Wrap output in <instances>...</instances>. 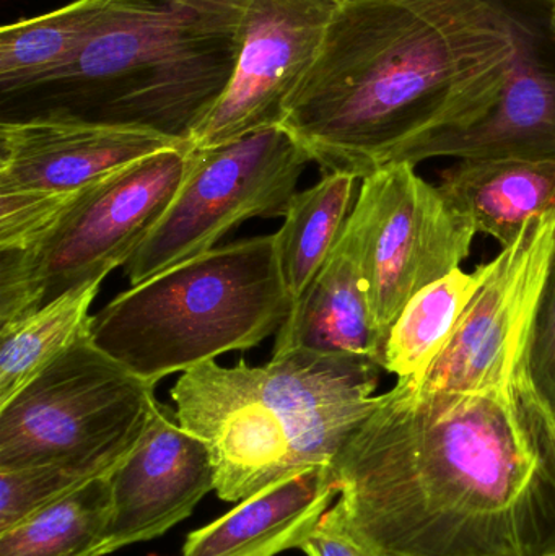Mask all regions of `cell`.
<instances>
[{
  "label": "cell",
  "instance_id": "cell-25",
  "mask_svg": "<svg viewBox=\"0 0 555 556\" xmlns=\"http://www.w3.org/2000/svg\"><path fill=\"white\" fill-rule=\"evenodd\" d=\"M300 551L305 552L306 556H371L345 531L331 508L303 542Z\"/></svg>",
  "mask_w": 555,
  "mask_h": 556
},
{
  "label": "cell",
  "instance_id": "cell-10",
  "mask_svg": "<svg viewBox=\"0 0 555 556\" xmlns=\"http://www.w3.org/2000/svg\"><path fill=\"white\" fill-rule=\"evenodd\" d=\"M345 227L384 345L407 301L459 269L478 235L439 186L417 175L409 163H391L362 179Z\"/></svg>",
  "mask_w": 555,
  "mask_h": 556
},
{
  "label": "cell",
  "instance_id": "cell-6",
  "mask_svg": "<svg viewBox=\"0 0 555 556\" xmlns=\"http://www.w3.org/2000/svg\"><path fill=\"white\" fill-rule=\"evenodd\" d=\"M143 381L81 337L0 407V470L58 466L113 476L159 404Z\"/></svg>",
  "mask_w": 555,
  "mask_h": 556
},
{
  "label": "cell",
  "instance_id": "cell-7",
  "mask_svg": "<svg viewBox=\"0 0 555 556\" xmlns=\"http://www.w3.org/2000/svg\"><path fill=\"white\" fill-rule=\"evenodd\" d=\"M191 146L165 150L104 179L25 248L0 253V324L126 266L165 214Z\"/></svg>",
  "mask_w": 555,
  "mask_h": 556
},
{
  "label": "cell",
  "instance_id": "cell-8",
  "mask_svg": "<svg viewBox=\"0 0 555 556\" xmlns=\"http://www.w3.org/2000/svg\"><path fill=\"white\" fill-rule=\"evenodd\" d=\"M310 162L280 126L211 149H191L175 198L124 266L130 285L214 250L243 222L283 218Z\"/></svg>",
  "mask_w": 555,
  "mask_h": 556
},
{
  "label": "cell",
  "instance_id": "cell-17",
  "mask_svg": "<svg viewBox=\"0 0 555 556\" xmlns=\"http://www.w3.org/2000/svg\"><path fill=\"white\" fill-rule=\"evenodd\" d=\"M437 186L478 233L501 248L531 218L555 214V162L458 160L440 172Z\"/></svg>",
  "mask_w": 555,
  "mask_h": 556
},
{
  "label": "cell",
  "instance_id": "cell-15",
  "mask_svg": "<svg viewBox=\"0 0 555 556\" xmlns=\"http://www.w3.org/2000/svg\"><path fill=\"white\" fill-rule=\"evenodd\" d=\"M336 495L339 490L331 466L287 477L191 532L182 556H276L300 548Z\"/></svg>",
  "mask_w": 555,
  "mask_h": 556
},
{
  "label": "cell",
  "instance_id": "cell-1",
  "mask_svg": "<svg viewBox=\"0 0 555 556\" xmlns=\"http://www.w3.org/2000/svg\"><path fill=\"white\" fill-rule=\"evenodd\" d=\"M331 467V511L371 556L555 551V424L534 395L398 379Z\"/></svg>",
  "mask_w": 555,
  "mask_h": 556
},
{
  "label": "cell",
  "instance_id": "cell-20",
  "mask_svg": "<svg viewBox=\"0 0 555 556\" xmlns=\"http://www.w3.org/2000/svg\"><path fill=\"white\" fill-rule=\"evenodd\" d=\"M358 179L325 173L313 188L295 192L276 237L280 273L293 303L325 266L351 215Z\"/></svg>",
  "mask_w": 555,
  "mask_h": 556
},
{
  "label": "cell",
  "instance_id": "cell-13",
  "mask_svg": "<svg viewBox=\"0 0 555 556\" xmlns=\"http://www.w3.org/2000/svg\"><path fill=\"white\" fill-rule=\"evenodd\" d=\"M514 15L517 55L494 104L468 126L406 143L388 165L443 156L555 162V36Z\"/></svg>",
  "mask_w": 555,
  "mask_h": 556
},
{
  "label": "cell",
  "instance_id": "cell-12",
  "mask_svg": "<svg viewBox=\"0 0 555 556\" xmlns=\"http://www.w3.org/2000/svg\"><path fill=\"white\" fill-rule=\"evenodd\" d=\"M339 3L250 0L234 77L192 134L191 149H211L280 126L289 101L321 52Z\"/></svg>",
  "mask_w": 555,
  "mask_h": 556
},
{
  "label": "cell",
  "instance_id": "cell-14",
  "mask_svg": "<svg viewBox=\"0 0 555 556\" xmlns=\"http://www.w3.org/2000/svg\"><path fill=\"white\" fill-rule=\"evenodd\" d=\"M110 480L113 515L103 556L162 538L215 492L207 447L160 402L139 443Z\"/></svg>",
  "mask_w": 555,
  "mask_h": 556
},
{
  "label": "cell",
  "instance_id": "cell-11",
  "mask_svg": "<svg viewBox=\"0 0 555 556\" xmlns=\"http://www.w3.org/2000/svg\"><path fill=\"white\" fill-rule=\"evenodd\" d=\"M554 254L555 214L531 218L484 264L478 291L419 388L534 395L527 375L528 340Z\"/></svg>",
  "mask_w": 555,
  "mask_h": 556
},
{
  "label": "cell",
  "instance_id": "cell-9",
  "mask_svg": "<svg viewBox=\"0 0 555 556\" xmlns=\"http://www.w3.org/2000/svg\"><path fill=\"white\" fill-rule=\"evenodd\" d=\"M186 146L124 124L51 116L0 121V253L25 248L104 179Z\"/></svg>",
  "mask_w": 555,
  "mask_h": 556
},
{
  "label": "cell",
  "instance_id": "cell-4",
  "mask_svg": "<svg viewBox=\"0 0 555 556\" xmlns=\"http://www.w3.org/2000/svg\"><path fill=\"white\" fill-rule=\"evenodd\" d=\"M381 366L310 350L266 365L205 362L169 395L179 425L211 454L215 492L240 503L270 483L329 467L378 404Z\"/></svg>",
  "mask_w": 555,
  "mask_h": 556
},
{
  "label": "cell",
  "instance_id": "cell-3",
  "mask_svg": "<svg viewBox=\"0 0 555 556\" xmlns=\"http://www.w3.org/2000/svg\"><path fill=\"white\" fill-rule=\"evenodd\" d=\"M250 0H110L84 51L0 100V121L74 117L188 142L227 90Z\"/></svg>",
  "mask_w": 555,
  "mask_h": 556
},
{
  "label": "cell",
  "instance_id": "cell-2",
  "mask_svg": "<svg viewBox=\"0 0 555 556\" xmlns=\"http://www.w3.org/2000/svg\"><path fill=\"white\" fill-rule=\"evenodd\" d=\"M507 0H341L280 127L325 173L367 178L481 117L517 55Z\"/></svg>",
  "mask_w": 555,
  "mask_h": 556
},
{
  "label": "cell",
  "instance_id": "cell-24",
  "mask_svg": "<svg viewBox=\"0 0 555 556\" xmlns=\"http://www.w3.org/2000/svg\"><path fill=\"white\" fill-rule=\"evenodd\" d=\"M527 375L538 402L555 424V254L531 326Z\"/></svg>",
  "mask_w": 555,
  "mask_h": 556
},
{
  "label": "cell",
  "instance_id": "cell-5",
  "mask_svg": "<svg viewBox=\"0 0 555 556\" xmlns=\"http://www.w3.org/2000/svg\"><path fill=\"white\" fill-rule=\"evenodd\" d=\"M293 309L276 237L250 238L130 285L91 316L101 352L150 384L279 332Z\"/></svg>",
  "mask_w": 555,
  "mask_h": 556
},
{
  "label": "cell",
  "instance_id": "cell-26",
  "mask_svg": "<svg viewBox=\"0 0 555 556\" xmlns=\"http://www.w3.org/2000/svg\"><path fill=\"white\" fill-rule=\"evenodd\" d=\"M547 25L555 36V0L550 3V15H547Z\"/></svg>",
  "mask_w": 555,
  "mask_h": 556
},
{
  "label": "cell",
  "instance_id": "cell-22",
  "mask_svg": "<svg viewBox=\"0 0 555 556\" xmlns=\"http://www.w3.org/2000/svg\"><path fill=\"white\" fill-rule=\"evenodd\" d=\"M111 515L110 477L90 480L0 532V556H103Z\"/></svg>",
  "mask_w": 555,
  "mask_h": 556
},
{
  "label": "cell",
  "instance_id": "cell-28",
  "mask_svg": "<svg viewBox=\"0 0 555 556\" xmlns=\"http://www.w3.org/2000/svg\"><path fill=\"white\" fill-rule=\"evenodd\" d=\"M543 2L551 3V2H553V0H543Z\"/></svg>",
  "mask_w": 555,
  "mask_h": 556
},
{
  "label": "cell",
  "instance_id": "cell-19",
  "mask_svg": "<svg viewBox=\"0 0 555 556\" xmlns=\"http://www.w3.org/2000/svg\"><path fill=\"white\" fill-rule=\"evenodd\" d=\"M101 283L81 285L33 313L0 324V407L87 336L90 307Z\"/></svg>",
  "mask_w": 555,
  "mask_h": 556
},
{
  "label": "cell",
  "instance_id": "cell-21",
  "mask_svg": "<svg viewBox=\"0 0 555 556\" xmlns=\"http://www.w3.org/2000/svg\"><path fill=\"white\" fill-rule=\"evenodd\" d=\"M482 277L484 264L472 273L459 267L414 294L388 333L383 371L419 386L455 332Z\"/></svg>",
  "mask_w": 555,
  "mask_h": 556
},
{
  "label": "cell",
  "instance_id": "cell-23",
  "mask_svg": "<svg viewBox=\"0 0 555 556\" xmlns=\"http://www.w3.org/2000/svg\"><path fill=\"white\" fill-rule=\"evenodd\" d=\"M88 482L90 479L81 473L58 466L0 470V532L9 531Z\"/></svg>",
  "mask_w": 555,
  "mask_h": 556
},
{
  "label": "cell",
  "instance_id": "cell-27",
  "mask_svg": "<svg viewBox=\"0 0 555 556\" xmlns=\"http://www.w3.org/2000/svg\"><path fill=\"white\" fill-rule=\"evenodd\" d=\"M541 556H555V551H554V552H551V554L541 555Z\"/></svg>",
  "mask_w": 555,
  "mask_h": 556
},
{
  "label": "cell",
  "instance_id": "cell-18",
  "mask_svg": "<svg viewBox=\"0 0 555 556\" xmlns=\"http://www.w3.org/2000/svg\"><path fill=\"white\" fill-rule=\"evenodd\" d=\"M110 0H74L0 29V100L67 67L90 41Z\"/></svg>",
  "mask_w": 555,
  "mask_h": 556
},
{
  "label": "cell",
  "instance_id": "cell-16",
  "mask_svg": "<svg viewBox=\"0 0 555 556\" xmlns=\"http://www.w3.org/2000/svg\"><path fill=\"white\" fill-rule=\"evenodd\" d=\"M310 350L367 358L383 369L384 340L375 326L367 285L348 227L276 336L274 355Z\"/></svg>",
  "mask_w": 555,
  "mask_h": 556
}]
</instances>
